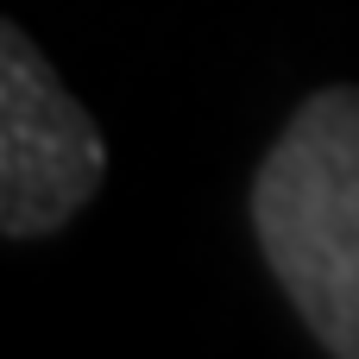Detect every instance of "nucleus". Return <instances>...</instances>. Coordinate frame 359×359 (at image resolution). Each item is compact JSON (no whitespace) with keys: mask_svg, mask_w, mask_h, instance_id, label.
Segmentation results:
<instances>
[{"mask_svg":"<svg viewBox=\"0 0 359 359\" xmlns=\"http://www.w3.org/2000/svg\"><path fill=\"white\" fill-rule=\"evenodd\" d=\"M252 233L334 359H359V88L309 95L252 177Z\"/></svg>","mask_w":359,"mask_h":359,"instance_id":"obj_1","label":"nucleus"},{"mask_svg":"<svg viewBox=\"0 0 359 359\" xmlns=\"http://www.w3.org/2000/svg\"><path fill=\"white\" fill-rule=\"evenodd\" d=\"M101 177L107 145L88 107L19 25H0V233L44 240L69 227L95 202Z\"/></svg>","mask_w":359,"mask_h":359,"instance_id":"obj_2","label":"nucleus"}]
</instances>
